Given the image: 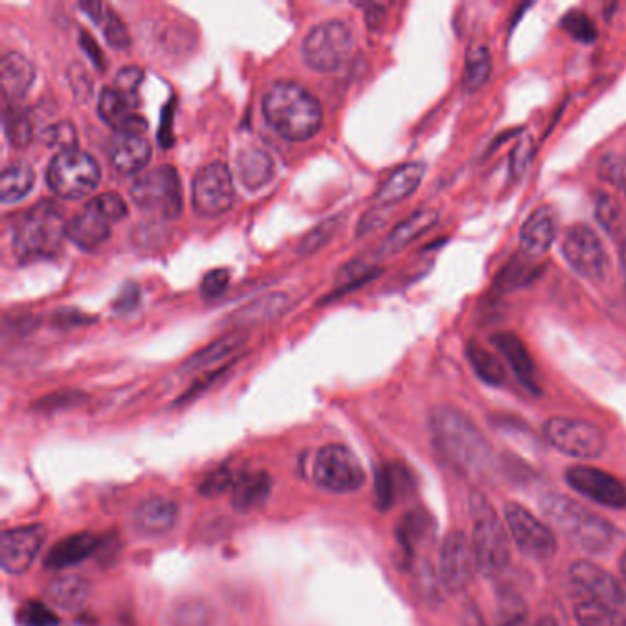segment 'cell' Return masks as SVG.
<instances>
[{"instance_id":"1","label":"cell","mask_w":626,"mask_h":626,"mask_svg":"<svg viewBox=\"0 0 626 626\" xmlns=\"http://www.w3.org/2000/svg\"><path fill=\"white\" fill-rule=\"evenodd\" d=\"M432 434L437 450L465 476H481L491 467L492 450L480 428L456 408H436L432 419Z\"/></svg>"},{"instance_id":"2","label":"cell","mask_w":626,"mask_h":626,"mask_svg":"<svg viewBox=\"0 0 626 626\" xmlns=\"http://www.w3.org/2000/svg\"><path fill=\"white\" fill-rule=\"evenodd\" d=\"M263 114L270 127L291 142L313 138L324 122V112L313 94L289 81L270 87L263 100Z\"/></svg>"},{"instance_id":"3","label":"cell","mask_w":626,"mask_h":626,"mask_svg":"<svg viewBox=\"0 0 626 626\" xmlns=\"http://www.w3.org/2000/svg\"><path fill=\"white\" fill-rule=\"evenodd\" d=\"M540 511L564 537L588 553H604L614 546L615 527L592 509L566 494L548 492L540 498Z\"/></svg>"},{"instance_id":"4","label":"cell","mask_w":626,"mask_h":626,"mask_svg":"<svg viewBox=\"0 0 626 626\" xmlns=\"http://www.w3.org/2000/svg\"><path fill=\"white\" fill-rule=\"evenodd\" d=\"M67 237L65 212L54 201L39 202L24 215L13 234V252L21 261L56 256Z\"/></svg>"},{"instance_id":"5","label":"cell","mask_w":626,"mask_h":626,"mask_svg":"<svg viewBox=\"0 0 626 626\" xmlns=\"http://www.w3.org/2000/svg\"><path fill=\"white\" fill-rule=\"evenodd\" d=\"M472 549L476 557V568L487 579L502 575L509 566L511 544L504 524L481 496L474 498Z\"/></svg>"},{"instance_id":"6","label":"cell","mask_w":626,"mask_h":626,"mask_svg":"<svg viewBox=\"0 0 626 626\" xmlns=\"http://www.w3.org/2000/svg\"><path fill=\"white\" fill-rule=\"evenodd\" d=\"M100 177L98 162L89 153L79 149L57 153L46 171L50 190L68 201H76L96 190Z\"/></svg>"},{"instance_id":"7","label":"cell","mask_w":626,"mask_h":626,"mask_svg":"<svg viewBox=\"0 0 626 626\" xmlns=\"http://www.w3.org/2000/svg\"><path fill=\"white\" fill-rule=\"evenodd\" d=\"M549 445L575 459L599 458L606 448V436L597 425L573 417H551L544 423Z\"/></svg>"},{"instance_id":"8","label":"cell","mask_w":626,"mask_h":626,"mask_svg":"<svg viewBox=\"0 0 626 626\" xmlns=\"http://www.w3.org/2000/svg\"><path fill=\"white\" fill-rule=\"evenodd\" d=\"M353 50V35L346 24L340 21L314 26L303 39V59L318 72H335L346 63Z\"/></svg>"},{"instance_id":"9","label":"cell","mask_w":626,"mask_h":626,"mask_svg":"<svg viewBox=\"0 0 626 626\" xmlns=\"http://www.w3.org/2000/svg\"><path fill=\"white\" fill-rule=\"evenodd\" d=\"M562 254L584 280L603 283L608 276V254L603 239L588 224H573L562 241Z\"/></svg>"},{"instance_id":"10","label":"cell","mask_w":626,"mask_h":626,"mask_svg":"<svg viewBox=\"0 0 626 626\" xmlns=\"http://www.w3.org/2000/svg\"><path fill=\"white\" fill-rule=\"evenodd\" d=\"M313 480L325 491L355 492L366 483L360 459L344 445L320 448L313 465Z\"/></svg>"},{"instance_id":"11","label":"cell","mask_w":626,"mask_h":626,"mask_svg":"<svg viewBox=\"0 0 626 626\" xmlns=\"http://www.w3.org/2000/svg\"><path fill=\"white\" fill-rule=\"evenodd\" d=\"M505 524L516 548L529 559L549 560L559 551V540L548 524L538 520L527 507L509 502L504 507Z\"/></svg>"},{"instance_id":"12","label":"cell","mask_w":626,"mask_h":626,"mask_svg":"<svg viewBox=\"0 0 626 626\" xmlns=\"http://www.w3.org/2000/svg\"><path fill=\"white\" fill-rule=\"evenodd\" d=\"M131 197L140 208L158 210L166 219H177L182 212L179 173L171 166L151 169L135 180Z\"/></svg>"},{"instance_id":"13","label":"cell","mask_w":626,"mask_h":626,"mask_svg":"<svg viewBox=\"0 0 626 626\" xmlns=\"http://www.w3.org/2000/svg\"><path fill=\"white\" fill-rule=\"evenodd\" d=\"M193 210L201 217H219L234 204V179L223 162H213L197 171L193 179Z\"/></svg>"},{"instance_id":"14","label":"cell","mask_w":626,"mask_h":626,"mask_svg":"<svg viewBox=\"0 0 626 626\" xmlns=\"http://www.w3.org/2000/svg\"><path fill=\"white\" fill-rule=\"evenodd\" d=\"M476 568V557L472 549V540L469 537L454 529L450 531L439 553V577L441 584L447 588L448 592H463L469 586Z\"/></svg>"},{"instance_id":"15","label":"cell","mask_w":626,"mask_h":626,"mask_svg":"<svg viewBox=\"0 0 626 626\" xmlns=\"http://www.w3.org/2000/svg\"><path fill=\"white\" fill-rule=\"evenodd\" d=\"M566 481L573 491L608 509H625L626 487L614 474L590 465H573L566 470Z\"/></svg>"},{"instance_id":"16","label":"cell","mask_w":626,"mask_h":626,"mask_svg":"<svg viewBox=\"0 0 626 626\" xmlns=\"http://www.w3.org/2000/svg\"><path fill=\"white\" fill-rule=\"evenodd\" d=\"M46 538V527L43 524L15 527L2 533L0 537V564L2 570L12 575H19L28 570L39 551L43 548Z\"/></svg>"},{"instance_id":"17","label":"cell","mask_w":626,"mask_h":626,"mask_svg":"<svg viewBox=\"0 0 626 626\" xmlns=\"http://www.w3.org/2000/svg\"><path fill=\"white\" fill-rule=\"evenodd\" d=\"M568 575L573 584H577L581 590L592 595L593 601L610 604L615 608L626 603V593L619 581L593 562L588 560L573 562Z\"/></svg>"},{"instance_id":"18","label":"cell","mask_w":626,"mask_h":626,"mask_svg":"<svg viewBox=\"0 0 626 626\" xmlns=\"http://www.w3.org/2000/svg\"><path fill=\"white\" fill-rule=\"evenodd\" d=\"M557 237V215L551 206H540L520 228V246L524 256L538 259L548 254Z\"/></svg>"},{"instance_id":"19","label":"cell","mask_w":626,"mask_h":626,"mask_svg":"<svg viewBox=\"0 0 626 626\" xmlns=\"http://www.w3.org/2000/svg\"><path fill=\"white\" fill-rule=\"evenodd\" d=\"M492 346L504 355L509 368L513 369L516 379L526 386L529 392H540L537 379V366L529 353L524 340L511 331L496 333L491 338Z\"/></svg>"},{"instance_id":"20","label":"cell","mask_w":626,"mask_h":626,"mask_svg":"<svg viewBox=\"0 0 626 626\" xmlns=\"http://www.w3.org/2000/svg\"><path fill=\"white\" fill-rule=\"evenodd\" d=\"M111 235V221L89 202L85 210L67 221V237L83 250H94Z\"/></svg>"},{"instance_id":"21","label":"cell","mask_w":626,"mask_h":626,"mask_svg":"<svg viewBox=\"0 0 626 626\" xmlns=\"http://www.w3.org/2000/svg\"><path fill=\"white\" fill-rule=\"evenodd\" d=\"M179 507L164 496L149 498L138 505L135 513V526L146 537H162L177 524Z\"/></svg>"},{"instance_id":"22","label":"cell","mask_w":626,"mask_h":626,"mask_svg":"<svg viewBox=\"0 0 626 626\" xmlns=\"http://www.w3.org/2000/svg\"><path fill=\"white\" fill-rule=\"evenodd\" d=\"M111 164L125 175H135L146 168L151 158V146L144 135H127L116 133L112 138Z\"/></svg>"},{"instance_id":"23","label":"cell","mask_w":626,"mask_h":626,"mask_svg":"<svg viewBox=\"0 0 626 626\" xmlns=\"http://www.w3.org/2000/svg\"><path fill=\"white\" fill-rule=\"evenodd\" d=\"M35 68L30 59L19 52H10L0 61V85L6 101L21 100L32 87Z\"/></svg>"},{"instance_id":"24","label":"cell","mask_w":626,"mask_h":626,"mask_svg":"<svg viewBox=\"0 0 626 626\" xmlns=\"http://www.w3.org/2000/svg\"><path fill=\"white\" fill-rule=\"evenodd\" d=\"M439 223V213L432 208H423L419 212L412 213L406 217L403 223L397 224L386 241L382 243V254H397L404 250L406 246L415 243L419 237H423L426 232H430Z\"/></svg>"},{"instance_id":"25","label":"cell","mask_w":626,"mask_h":626,"mask_svg":"<svg viewBox=\"0 0 626 626\" xmlns=\"http://www.w3.org/2000/svg\"><path fill=\"white\" fill-rule=\"evenodd\" d=\"M425 173L426 166L421 162H410L401 166L397 171H393L390 179L382 184L381 190L375 197L377 206H393L412 197L415 190L419 188V184L423 182Z\"/></svg>"},{"instance_id":"26","label":"cell","mask_w":626,"mask_h":626,"mask_svg":"<svg viewBox=\"0 0 626 626\" xmlns=\"http://www.w3.org/2000/svg\"><path fill=\"white\" fill-rule=\"evenodd\" d=\"M100 540L92 533H76L57 542L54 548L46 553L45 566L48 570H65L76 566L79 562L89 559L98 549Z\"/></svg>"},{"instance_id":"27","label":"cell","mask_w":626,"mask_h":626,"mask_svg":"<svg viewBox=\"0 0 626 626\" xmlns=\"http://www.w3.org/2000/svg\"><path fill=\"white\" fill-rule=\"evenodd\" d=\"M272 480L267 472H245L235 478L232 487V505L239 513H250L263 507L269 500Z\"/></svg>"},{"instance_id":"28","label":"cell","mask_w":626,"mask_h":626,"mask_svg":"<svg viewBox=\"0 0 626 626\" xmlns=\"http://www.w3.org/2000/svg\"><path fill=\"white\" fill-rule=\"evenodd\" d=\"M274 175V160L258 147H248L237 155V177L248 190L263 188Z\"/></svg>"},{"instance_id":"29","label":"cell","mask_w":626,"mask_h":626,"mask_svg":"<svg viewBox=\"0 0 626 626\" xmlns=\"http://www.w3.org/2000/svg\"><path fill=\"white\" fill-rule=\"evenodd\" d=\"M46 599L65 612H78L89 599V582L79 575H61L46 586Z\"/></svg>"},{"instance_id":"30","label":"cell","mask_w":626,"mask_h":626,"mask_svg":"<svg viewBox=\"0 0 626 626\" xmlns=\"http://www.w3.org/2000/svg\"><path fill=\"white\" fill-rule=\"evenodd\" d=\"M133 105H135L133 98L123 94L122 90H118L116 87H107L100 94L98 112H100L101 120L107 125H111L112 129L118 133V131H122L123 125L135 116Z\"/></svg>"},{"instance_id":"31","label":"cell","mask_w":626,"mask_h":626,"mask_svg":"<svg viewBox=\"0 0 626 626\" xmlns=\"http://www.w3.org/2000/svg\"><path fill=\"white\" fill-rule=\"evenodd\" d=\"M467 358H469L474 373L485 384H489V386H502L504 384L505 379H507L504 364L483 344L476 342V340H469Z\"/></svg>"},{"instance_id":"32","label":"cell","mask_w":626,"mask_h":626,"mask_svg":"<svg viewBox=\"0 0 626 626\" xmlns=\"http://www.w3.org/2000/svg\"><path fill=\"white\" fill-rule=\"evenodd\" d=\"M34 169L23 162L12 164L2 171L0 177V199L6 204L24 199L34 188Z\"/></svg>"},{"instance_id":"33","label":"cell","mask_w":626,"mask_h":626,"mask_svg":"<svg viewBox=\"0 0 626 626\" xmlns=\"http://www.w3.org/2000/svg\"><path fill=\"white\" fill-rule=\"evenodd\" d=\"M579 626H626V617L615 606L599 601H582L573 608Z\"/></svg>"},{"instance_id":"34","label":"cell","mask_w":626,"mask_h":626,"mask_svg":"<svg viewBox=\"0 0 626 626\" xmlns=\"http://www.w3.org/2000/svg\"><path fill=\"white\" fill-rule=\"evenodd\" d=\"M492 72L491 50L485 45L470 46L465 59L463 87L467 92L481 89Z\"/></svg>"},{"instance_id":"35","label":"cell","mask_w":626,"mask_h":626,"mask_svg":"<svg viewBox=\"0 0 626 626\" xmlns=\"http://www.w3.org/2000/svg\"><path fill=\"white\" fill-rule=\"evenodd\" d=\"M6 138L15 149H24L34 138V123L30 114L21 107H8L4 112Z\"/></svg>"},{"instance_id":"36","label":"cell","mask_w":626,"mask_h":626,"mask_svg":"<svg viewBox=\"0 0 626 626\" xmlns=\"http://www.w3.org/2000/svg\"><path fill=\"white\" fill-rule=\"evenodd\" d=\"M243 342H245V335H241V333L223 336L221 340L213 342L212 346L202 349L201 353H197L195 357L191 358L190 362L186 364V369L197 371V369L208 368L213 362H219V360L228 357L230 353L237 351L239 347L243 346Z\"/></svg>"},{"instance_id":"37","label":"cell","mask_w":626,"mask_h":626,"mask_svg":"<svg viewBox=\"0 0 626 626\" xmlns=\"http://www.w3.org/2000/svg\"><path fill=\"white\" fill-rule=\"evenodd\" d=\"M212 612L199 599L179 601L169 610L168 626H208Z\"/></svg>"},{"instance_id":"38","label":"cell","mask_w":626,"mask_h":626,"mask_svg":"<svg viewBox=\"0 0 626 626\" xmlns=\"http://www.w3.org/2000/svg\"><path fill=\"white\" fill-rule=\"evenodd\" d=\"M527 617H529V608L522 595L511 590L500 593L496 626H526Z\"/></svg>"},{"instance_id":"39","label":"cell","mask_w":626,"mask_h":626,"mask_svg":"<svg viewBox=\"0 0 626 626\" xmlns=\"http://www.w3.org/2000/svg\"><path fill=\"white\" fill-rule=\"evenodd\" d=\"M287 305V298L280 294H269L265 298H261L258 302L250 303L243 307V311L237 314V320L243 324H252V322H263L270 320L274 316L283 313Z\"/></svg>"},{"instance_id":"40","label":"cell","mask_w":626,"mask_h":626,"mask_svg":"<svg viewBox=\"0 0 626 626\" xmlns=\"http://www.w3.org/2000/svg\"><path fill=\"white\" fill-rule=\"evenodd\" d=\"M41 140L45 142L48 147H56L61 151H70V149H78V133H76V127L72 123L57 122L50 127H46L41 135Z\"/></svg>"},{"instance_id":"41","label":"cell","mask_w":626,"mask_h":626,"mask_svg":"<svg viewBox=\"0 0 626 626\" xmlns=\"http://www.w3.org/2000/svg\"><path fill=\"white\" fill-rule=\"evenodd\" d=\"M599 177L623 191L626 199V158L621 155H606L599 162Z\"/></svg>"},{"instance_id":"42","label":"cell","mask_w":626,"mask_h":626,"mask_svg":"<svg viewBox=\"0 0 626 626\" xmlns=\"http://www.w3.org/2000/svg\"><path fill=\"white\" fill-rule=\"evenodd\" d=\"M19 621L23 626H59V617L39 601L23 604L19 610Z\"/></svg>"},{"instance_id":"43","label":"cell","mask_w":626,"mask_h":626,"mask_svg":"<svg viewBox=\"0 0 626 626\" xmlns=\"http://www.w3.org/2000/svg\"><path fill=\"white\" fill-rule=\"evenodd\" d=\"M399 476L397 467H382L377 472V504L381 509L392 507L395 498H397V481L395 478Z\"/></svg>"},{"instance_id":"44","label":"cell","mask_w":626,"mask_h":626,"mask_svg":"<svg viewBox=\"0 0 626 626\" xmlns=\"http://www.w3.org/2000/svg\"><path fill=\"white\" fill-rule=\"evenodd\" d=\"M101 28H103V34H105L107 43H109L112 48L125 50V48H129V45H131V35L127 32V26H125L122 19H120L116 13L111 12V10L105 15V19H103V23H101Z\"/></svg>"},{"instance_id":"45","label":"cell","mask_w":626,"mask_h":626,"mask_svg":"<svg viewBox=\"0 0 626 626\" xmlns=\"http://www.w3.org/2000/svg\"><path fill=\"white\" fill-rule=\"evenodd\" d=\"M234 483V474L226 467H221V469L213 470L204 478L199 491L206 498H217V496H223L226 491H232Z\"/></svg>"},{"instance_id":"46","label":"cell","mask_w":626,"mask_h":626,"mask_svg":"<svg viewBox=\"0 0 626 626\" xmlns=\"http://www.w3.org/2000/svg\"><path fill=\"white\" fill-rule=\"evenodd\" d=\"M562 28L573 35L577 41L582 43H592L597 37L595 26L586 13L571 12L562 19Z\"/></svg>"},{"instance_id":"47","label":"cell","mask_w":626,"mask_h":626,"mask_svg":"<svg viewBox=\"0 0 626 626\" xmlns=\"http://www.w3.org/2000/svg\"><path fill=\"white\" fill-rule=\"evenodd\" d=\"M92 204L100 210L109 221H122L123 217H127V204L123 201L122 197L118 195V193H112V191H107V193H101L98 197H94L92 199Z\"/></svg>"},{"instance_id":"48","label":"cell","mask_w":626,"mask_h":626,"mask_svg":"<svg viewBox=\"0 0 626 626\" xmlns=\"http://www.w3.org/2000/svg\"><path fill=\"white\" fill-rule=\"evenodd\" d=\"M336 221L338 219H331V221L320 224L318 228H314L313 232L303 239V243L300 245V254H313L316 250H320L335 234Z\"/></svg>"},{"instance_id":"49","label":"cell","mask_w":626,"mask_h":626,"mask_svg":"<svg viewBox=\"0 0 626 626\" xmlns=\"http://www.w3.org/2000/svg\"><path fill=\"white\" fill-rule=\"evenodd\" d=\"M230 285V272L226 269H215L208 272L202 280L201 292L206 298H219Z\"/></svg>"},{"instance_id":"50","label":"cell","mask_w":626,"mask_h":626,"mask_svg":"<svg viewBox=\"0 0 626 626\" xmlns=\"http://www.w3.org/2000/svg\"><path fill=\"white\" fill-rule=\"evenodd\" d=\"M142 78H144V74H142L140 68H123V70H120V74L116 76V89L122 90L123 94H127L129 98H133Z\"/></svg>"},{"instance_id":"51","label":"cell","mask_w":626,"mask_h":626,"mask_svg":"<svg viewBox=\"0 0 626 626\" xmlns=\"http://www.w3.org/2000/svg\"><path fill=\"white\" fill-rule=\"evenodd\" d=\"M140 300V291L135 283H129L123 287V291L118 294V300L114 303V309L120 313L135 311L136 303Z\"/></svg>"},{"instance_id":"52","label":"cell","mask_w":626,"mask_h":626,"mask_svg":"<svg viewBox=\"0 0 626 626\" xmlns=\"http://www.w3.org/2000/svg\"><path fill=\"white\" fill-rule=\"evenodd\" d=\"M79 45L83 48V52L89 56L90 61L96 65V67L103 70L105 68V57L101 54L100 48L96 45V41L90 37V35L85 34V32H81L79 34Z\"/></svg>"},{"instance_id":"53","label":"cell","mask_w":626,"mask_h":626,"mask_svg":"<svg viewBox=\"0 0 626 626\" xmlns=\"http://www.w3.org/2000/svg\"><path fill=\"white\" fill-rule=\"evenodd\" d=\"M463 626H487V621L481 614L480 606L474 601H467L463 606Z\"/></svg>"},{"instance_id":"54","label":"cell","mask_w":626,"mask_h":626,"mask_svg":"<svg viewBox=\"0 0 626 626\" xmlns=\"http://www.w3.org/2000/svg\"><path fill=\"white\" fill-rule=\"evenodd\" d=\"M529 155H531V142L529 140H522L515 149V162H513V169H515L516 175L524 173L529 164Z\"/></svg>"},{"instance_id":"55","label":"cell","mask_w":626,"mask_h":626,"mask_svg":"<svg viewBox=\"0 0 626 626\" xmlns=\"http://www.w3.org/2000/svg\"><path fill=\"white\" fill-rule=\"evenodd\" d=\"M79 8L87 13L94 23L100 24V26L103 23V19H105V15L109 12L101 2H81Z\"/></svg>"},{"instance_id":"56","label":"cell","mask_w":626,"mask_h":626,"mask_svg":"<svg viewBox=\"0 0 626 626\" xmlns=\"http://www.w3.org/2000/svg\"><path fill=\"white\" fill-rule=\"evenodd\" d=\"M382 12L381 6H369V12L366 13V23L371 26V28H377L379 26V21H382Z\"/></svg>"},{"instance_id":"57","label":"cell","mask_w":626,"mask_h":626,"mask_svg":"<svg viewBox=\"0 0 626 626\" xmlns=\"http://www.w3.org/2000/svg\"><path fill=\"white\" fill-rule=\"evenodd\" d=\"M535 626H559L557 623V619L555 617H551V615H544V617H540L537 621V625Z\"/></svg>"},{"instance_id":"58","label":"cell","mask_w":626,"mask_h":626,"mask_svg":"<svg viewBox=\"0 0 626 626\" xmlns=\"http://www.w3.org/2000/svg\"><path fill=\"white\" fill-rule=\"evenodd\" d=\"M619 259H621V265H623V272H625L626 276V239L623 241V245H621V250H619Z\"/></svg>"},{"instance_id":"59","label":"cell","mask_w":626,"mask_h":626,"mask_svg":"<svg viewBox=\"0 0 626 626\" xmlns=\"http://www.w3.org/2000/svg\"><path fill=\"white\" fill-rule=\"evenodd\" d=\"M619 571H621V575H623V579L626 581V551L619 559Z\"/></svg>"}]
</instances>
